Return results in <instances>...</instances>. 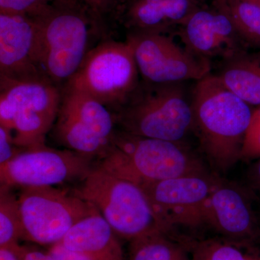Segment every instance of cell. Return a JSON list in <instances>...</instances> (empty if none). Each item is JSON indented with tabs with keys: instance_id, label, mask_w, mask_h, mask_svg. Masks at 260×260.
I'll use <instances>...</instances> for the list:
<instances>
[{
	"instance_id": "cell-12",
	"label": "cell",
	"mask_w": 260,
	"mask_h": 260,
	"mask_svg": "<svg viewBox=\"0 0 260 260\" xmlns=\"http://www.w3.org/2000/svg\"><path fill=\"white\" fill-rule=\"evenodd\" d=\"M92 159L73 150L47 145L25 149L9 162L0 165L1 186H54L83 179L91 170Z\"/></svg>"
},
{
	"instance_id": "cell-4",
	"label": "cell",
	"mask_w": 260,
	"mask_h": 260,
	"mask_svg": "<svg viewBox=\"0 0 260 260\" xmlns=\"http://www.w3.org/2000/svg\"><path fill=\"white\" fill-rule=\"evenodd\" d=\"M114 114L118 129L143 138L179 143L193 129L191 102L182 83L140 82L133 96Z\"/></svg>"
},
{
	"instance_id": "cell-24",
	"label": "cell",
	"mask_w": 260,
	"mask_h": 260,
	"mask_svg": "<svg viewBox=\"0 0 260 260\" xmlns=\"http://www.w3.org/2000/svg\"><path fill=\"white\" fill-rule=\"evenodd\" d=\"M54 0H0V13L34 16Z\"/></svg>"
},
{
	"instance_id": "cell-27",
	"label": "cell",
	"mask_w": 260,
	"mask_h": 260,
	"mask_svg": "<svg viewBox=\"0 0 260 260\" xmlns=\"http://www.w3.org/2000/svg\"><path fill=\"white\" fill-rule=\"evenodd\" d=\"M95 17H102L114 8L120 0H78Z\"/></svg>"
},
{
	"instance_id": "cell-26",
	"label": "cell",
	"mask_w": 260,
	"mask_h": 260,
	"mask_svg": "<svg viewBox=\"0 0 260 260\" xmlns=\"http://www.w3.org/2000/svg\"><path fill=\"white\" fill-rule=\"evenodd\" d=\"M22 150L15 145L11 132L0 126V165L9 162Z\"/></svg>"
},
{
	"instance_id": "cell-25",
	"label": "cell",
	"mask_w": 260,
	"mask_h": 260,
	"mask_svg": "<svg viewBox=\"0 0 260 260\" xmlns=\"http://www.w3.org/2000/svg\"><path fill=\"white\" fill-rule=\"evenodd\" d=\"M47 253L52 260H108L86 253L70 250L59 242L49 246Z\"/></svg>"
},
{
	"instance_id": "cell-20",
	"label": "cell",
	"mask_w": 260,
	"mask_h": 260,
	"mask_svg": "<svg viewBox=\"0 0 260 260\" xmlns=\"http://www.w3.org/2000/svg\"><path fill=\"white\" fill-rule=\"evenodd\" d=\"M128 256L129 260H191L185 246L158 231L129 242Z\"/></svg>"
},
{
	"instance_id": "cell-10",
	"label": "cell",
	"mask_w": 260,
	"mask_h": 260,
	"mask_svg": "<svg viewBox=\"0 0 260 260\" xmlns=\"http://www.w3.org/2000/svg\"><path fill=\"white\" fill-rule=\"evenodd\" d=\"M217 174H193L139 185L151 206L159 228L168 235L205 226L207 202Z\"/></svg>"
},
{
	"instance_id": "cell-13",
	"label": "cell",
	"mask_w": 260,
	"mask_h": 260,
	"mask_svg": "<svg viewBox=\"0 0 260 260\" xmlns=\"http://www.w3.org/2000/svg\"><path fill=\"white\" fill-rule=\"evenodd\" d=\"M252 197L249 189L218 177L207 202L205 226L229 240L259 241Z\"/></svg>"
},
{
	"instance_id": "cell-30",
	"label": "cell",
	"mask_w": 260,
	"mask_h": 260,
	"mask_svg": "<svg viewBox=\"0 0 260 260\" xmlns=\"http://www.w3.org/2000/svg\"><path fill=\"white\" fill-rule=\"evenodd\" d=\"M23 260H52L47 252L39 250L35 247L25 245Z\"/></svg>"
},
{
	"instance_id": "cell-23",
	"label": "cell",
	"mask_w": 260,
	"mask_h": 260,
	"mask_svg": "<svg viewBox=\"0 0 260 260\" xmlns=\"http://www.w3.org/2000/svg\"><path fill=\"white\" fill-rule=\"evenodd\" d=\"M260 158V106L253 111L250 124L246 132L243 143V160H252Z\"/></svg>"
},
{
	"instance_id": "cell-22",
	"label": "cell",
	"mask_w": 260,
	"mask_h": 260,
	"mask_svg": "<svg viewBox=\"0 0 260 260\" xmlns=\"http://www.w3.org/2000/svg\"><path fill=\"white\" fill-rule=\"evenodd\" d=\"M10 189L0 186V247L20 244L23 238L18 199Z\"/></svg>"
},
{
	"instance_id": "cell-28",
	"label": "cell",
	"mask_w": 260,
	"mask_h": 260,
	"mask_svg": "<svg viewBox=\"0 0 260 260\" xmlns=\"http://www.w3.org/2000/svg\"><path fill=\"white\" fill-rule=\"evenodd\" d=\"M248 189L260 200V158L253 164L247 174Z\"/></svg>"
},
{
	"instance_id": "cell-11",
	"label": "cell",
	"mask_w": 260,
	"mask_h": 260,
	"mask_svg": "<svg viewBox=\"0 0 260 260\" xmlns=\"http://www.w3.org/2000/svg\"><path fill=\"white\" fill-rule=\"evenodd\" d=\"M143 81L152 84L183 83L210 74L209 59L194 55L162 32H131L126 39Z\"/></svg>"
},
{
	"instance_id": "cell-8",
	"label": "cell",
	"mask_w": 260,
	"mask_h": 260,
	"mask_svg": "<svg viewBox=\"0 0 260 260\" xmlns=\"http://www.w3.org/2000/svg\"><path fill=\"white\" fill-rule=\"evenodd\" d=\"M116 129L112 111L88 94L64 86L53 125L56 143L89 158H99L110 146Z\"/></svg>"
},
{
	"instance_id": "cell-9",
	"label": "cell",
	"mask_w": 260,
	"mask_h": 260,
	"mask_svg": "<svg viewBox=\"0 0 260 260\" xmlns=\"http://www.w3.org/2000/svg\"><path fill=\"white\" fill-rule=\"evenodd\" d=\"M23 240L51 246L82 219L99 212L79 197L54 186L21 188L18 198Z\"/></svg>"
},
{
	"instance_id": "cell-17",
	"label": "cell",
	"mask_w": 260,
	"mask_h": 260,
	"mask_svg": "<svg viewBox=\"0 0 260 260\" xmlns=\"http://www.w3.org/2000/svg\"><path fill=\"white\" fill-rule=\"evenodd\" d=\"M59 243L70 250L108 260H124L119 237L99 212L75 223Z\"/></svg>"
},
{
	"instance_id": "cell-15",
	"label": "cell",
	"mask_w": 260,
	"mask_h": 260,
	"mask_svg": "<svg viewBox=\"0 0 260 260\" xmlns=\"http://www.w3.org/2000/svg\"><path fill=\"white\" fill-rule=\"evenodd\" d=\"M179 36L184 47L194 55L226 60L245 50L242 39L226 13L197 10L181 25Z\"/></svg>"
},
{
	"instance_id": "cell-18",
	"label": "cell",
	"mask_w": 260,
	"mask_h": 260,
	"mask_svg": "<svg viewBox=\"0 0 260 260\" xmlns=\"http://www.w3.org/2000/svg\"><path fill=\"white\" fill-rule=\"evenodd\" d=\"M217 76L228 90L248 104L260 106V51L244 50L224 60Z\"/></svg>"
},
{
	"instance_id": "cell-2",
	"label": "cell",
	"mask_w": 260,
	"mask_h": 260,
	"mask_svg": "<svg viewBox=\"0 0 260 260\" xmlns=\"http://www.w3.org/2000/svg\"><path fill=\"white\" fill-rule=\"evenodd\" d=\"M90 15L93 16L78 0H54L30 16L35 23L38 66L58 86L75 74L91 49Z\"/></svg>"
},
{
	"instance_id": "cell-31",
	"label": "cell",
	"mask_w": 260,
	"mask_h": 260,
	"mask_svg": "<svg viewBox=\"0 0 260 260\" xmlns=\"http://www.w3.org/2000/svg\"><path fill=\"white\" fill-rule=\"evenodd\" d=\"M254 198H255V197H254ZM256 200H257L258 202H259V203H260V200L257 199V198H256ZM256 212H257L258 223H259V237L260 241V209L259 210H256Z\"/></svg>"
},
{
	"instance_id": "cell-32",
	"label": "cell",
	"mask_w": 260,
	"mask_h": 260,
	"mask_svg": "<svg viewBox=\"0 0 260 260\" xmlns=\"http://www.w3.org/2000/svg\"><path fill=\"white\" fill-rule=\"evenodd\" d=\"M245 1L249 2V3H253V4L260 6V0H245Z\"/></svg>"
},
{
	"instance_id": "cell-3",
	"label": "cell",
	"mask_w": 260,
	"mask_h": 260,
	"mask_svg": "<svg viewBox=\"0 0 260 260\" xmlns=\"http://www.w3.org/2000/svg\"><path fill=\"white\" fill-rule=\"evenodd\" d=\"M97 166L138 185L208 173L200 159L181 142L135 136L117 128Z\"/></svg>"
},
{
	"instance_id": "cell-16",
	"label": "cell",
	"mask_w": 260,
	"mask_h": 260,
	"mask_svg": "<svg viewBox=\"0 0 260 260\" xmlns=\"http://www.w3.org/2000/svg\"><path fill=\"white\" fill-rule=\"evenodd\" d=\"M199 9L195 0H134L126 10L132 32H162L183 25Z\"/></svg>"
},
{
	"instance_id": "cell-21",
	"label": "cell",
	"mask_w": 260,
	"mask_h": 260,
	"mask_svg": "<svg viewBox=\"0 0 260 260\" xmlns=\"http://www.w3.org/2000/svg\"><path fill=\"white\" fill-rule=\"evenodd\" d=\"M218 9L226 13L246 44L260 47V6L245 0H215Z\"/></svg>"
},
{
	"instance_id": "cell-29",
	"label": "cell",
	"mask_w": 260,
	"mask_h": 260,
	"mask_svg": "<svg viewBox=\"0 0 260 260\" xmlns=\"http://www.w3.org/2000/svg\"><path fill=\"white\" fill-rule=\"evenodd\" d=\"M25 245L17 244L14 246L0 247V260H23Z\"/></svg>"
},
{
	"instance_id": "cell-5",
	"label": "cell",
	"mask_w": 260,
	"mask_h": 260,
	"mask_svg": "<svg viewBox=\"0 0 260 260\" xmlns=\"http://www.w3.org/2000/svg\"><path fill=\"white\" fill-rule=\"evenodd\" d=\"M73 193L93 205L118 237L129 242L149 233L161 232L140 186L99 166L92 168Z\"/></svg>"
},
{
	"instance_id": "cell-6",
	"label": "cell",
	"mask_w": 260,
	"mask_h": 260,
	"mask_svg": "<svg viewBox=\"0 0 260 260\" xmlns=\"http://www.w3.org/2000/svg\"><path fill=\"white\" fill-rule=\"evenodd\" d=\"M61 99L55 84L0 78V126L11 132L15 145L23 150L45 145Z\"/></svg>"
},
{
	"instance_id": "cell-7",
	"label": "cell",
	"mask_w": 260,
	"mask_h": 260,
	"mask_svg": "<svg viewBox=\"0 0 260 260\" xmlns=\"http://www.w3.org/2000/svg\"><path fill=\"white\" fill-rule=\"evenodd\" d=\"M139 75L127 41L107 40L91 48L64 86L88 94L114 113L125 105L139 87Z\"/></svg>"
},
{
	"instance_id": "cell-1",
	"label": "cell",
	"mask_w": 260,
	"mask_h": 260,
	"mask_svg": "<svg viewBox=\"0 0 260 260\" xmlns=\"http://www.w3.org/2000/svg\"><path fill=\"white\" fill-rule=\"evenodd\" d=\"M191 106L193 129L210 167L215 174L228 172L241 160L253 114L250 105L210 74L195 85Z\"/></svg>"
},
{
	"instance_id": "cell-14",
	"label": "cell",
	"mask_w": 260,
	"mask_h": 260,
	"mask_svg": "<svg viewBox=\"0 0 260 260\" xmlns=\"http://www.w3.org/2000/svg\"><path fill=\"white\" fill-rule=\"evenodd\" d=\"M35 37L31 17L0 13V78L51 83L36 60Z\"/></svg>"
},
{
	"instance_id": "cell-19",
	"label": "cell",
	"mask_w": 260,
	"mask_h": 260,
	"mask_svg": "<svg viewBox=\"0 0 260 260\" xmlns=\"http://www.w3.org/2000/svg\"><path fill=\"white\" fill-rule=\"evenodd\" d=\"M190 254L191 260H260L259 241L229 240L220 237L176 235Z\"/></svg>"
}]
</instances>
